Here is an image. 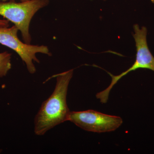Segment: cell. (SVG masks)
<instances>
[{"mask_svg":"<svg viewBox=\"0 0 154 154\" xmlns=\"http://www.w3.org/2000/svg\"><path fill=\"white\" fill-rule=\"evenodd\" d=\"M73 69L56 75L55 89L49 98L42 103L34 119V133L37 135L45 134L49 130L68 121L70 113L67 104L69 84Z\"/></svg>","mask_w":154,"mask_h":154,"instance_id":"1","label":"cell"},{"mask_svg":"<svg viewBox=\"0 0 154 154\" xmlns=\"http://www.w3.org/2000/svg\"><path fill=\"white\" fill-rule=\"evenodd\" d=\"M49 0H28L0 2V15L14 23L22 33L24 42L30 44L29 26L31 19L40 9L48 5Z\"/></svg>","mask_w":154,"mask_h":154,"instance_id":"2","label":"cell"},{"mask_svg":"<svg viewBox=\"0 0 154 154\" xmlns=\"http://www.w3.org/2000/svg\"><path fill=\"white\" fill-rule=\"evenodd\" d=\"M133 27L134 33L133 36L135 41L137 51L135 61L128 69L118 75H114L107 72L112 79L111 82L105 90L96 95V98L103 104L107 102L110 91L113 86L130 72L139 69H148L154 72V57L149 49L147 42V28L145 26L140 28L137 24L134 25Z\"/></svg>","mask_w":154,"mask_h":154,"instance_id":"3","label":"cell"},{"mask_svg":"<svg viewBox=\"0 0 154 154\" xmlns=\"http://www.w3.org/2000/svg\"><path fill=\"white\" fill-rule=\"evenodd\" d=\"M18 31L15 25L11 28L0 27V44L17 53L26 64L28 72L30 74H34L36 69L33 61L39 63L36 57V54H43L50 56L51 53L45 45H31L20 41L17 35Z\"/></svg>","mask_w":154,"mask_h":154,"instance_id":"4","label":"cell"},{"mask_svg":"<svg viewBox=\"0 0 154 154\" xmlns=\"http://www.w3.org/2000/svg\"><path fill=\"white\" fill-rule=\"evenodd\" d=\"M68 121L87 131L99 133L114 131L123 123L119 116L92 110L70 112Z\"/></svg>","mask_w":154,"mask_h":154,"instance_id":"5","label":"cell"},{"mask_svg":"<svg viewBox=\"0 0 154 154\" xmlns=\"http://www.w3.org/2000/svg\"><path fill=\"white\" fill-rule=\"evenodd\" d=\"M11 55L8 51L0 53V78L5 76L11 69Z\"/></svg>","mask_w":154,"mask_h":154,"instance_id":"6","label":"cell"},{"mask_svg":"<svg viewBox=\"0 0 154 154\" xmlns=\"http://www.w3.org/2000/svg\"><path fill=\"white\" fill-rule=\"evenodd\" d=\"M9 21L7 19H0V27H8Z\"/></svg>","mask_w":154,"mask_h":154,"instance_id":"7","label":"cell"},{"mask_svg":"<svg viewBox=\"0 0 154 154\" xmlns=\"http://www.w3.org/2000/svg\"><path fill=\"white\" fill-rule=\"evenodd\" d=\"M1 1V0H0ZM2 1H6V0H2ZM22 2H24V1H28V0H21Z\"/></svg>","mask_w":154,"mask_h":154,"instance_id":"8","label":"cell"},{"mask_svg":"<svg viewBox=\"0 0 154 154\" xmlns=\"http://www.w3.org/2000/svg\"><path fill=\"white\" fill-rule=\"evenodd\" d=\"M2 149H0V153H2Z\"/></svg>","mask_w":154,"mask_h":154,"instance_id":"9","label":"cell"},{"mask_svg":"<svg viewBox=\"0 0 154 154\" xmlns=\"http://www.w3.org/2000/svg\"><path fill=\"white\" fill-rule=\"evenodd\" d=\"M152 1L153 3H154V0H152Z\"/></svg>","mask_w":154,"mask_h":154,"instance_id":"10","label":"cell"},{"mask_svg":"<svg viewBox=\"0 0 154 154\" xmlns=\"http://www.w3.org/2000/svg\"><path fill=\"white\" fill-rule=\"evenodd\" d=\"M104 1H106V0H104Z\"/></svg>","mask_w":154,"mask_h":154,"instance_id":"11","label":"cell"}]
</instances>
